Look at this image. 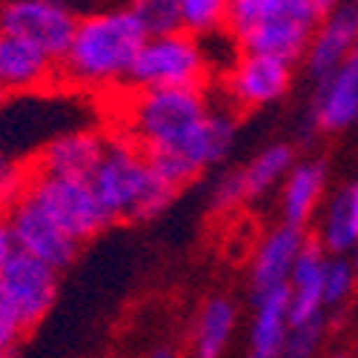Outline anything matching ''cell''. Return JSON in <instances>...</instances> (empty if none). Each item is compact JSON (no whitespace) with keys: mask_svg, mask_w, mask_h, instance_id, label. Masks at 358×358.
Here are the masks:
<instances>
[{"mask_svg":"<svg viewBox=\"0 0 358 358\" xmlns=\"http://www.w3.org/2000/svg\"><path fill=\"white\" fill-rule=\"evenodd\" d=\"M89 184L109 221H149L161 215L178 192L152 172L143 149L129 138L106 141Z\"/></svg>","mask_w":358,"mask_h":358,"instance_id":"cell-1","label":"cell"},{"mask_svg":"<svg viewBox=\"0 0 358 358\" xmlns=\"http://www.w3.org/2000/svg\"><path fill=\"white\" fill-rule=\"evenodd\" d=\"M143 41L146 32L129 9H112L78 20L75 38L61 57L64 75L83 86L127 80Z\"/></svg>","mask_w":358,"mask_h":358,"instance_id":"cell-2","label":"cell"},{"mask_svg":"<svg viewBox=\"0 0 358 358\" xmlns=\"http://www.w3.org/2000/svg\"><path fill=\"white\" fill-rule=\"evenodd\" d=\"M318 12L307 0H229L227 26L244 52L298 61L307 55Z\"/></svg>","mask_w":358,"mask_h":358,"instance_id":"cell-3","label":"cell"},{"mask_svg":"<svg viewBox=\"0 0 358 358\" xmlns=\"http://www.w3.org/2000/svg\"><path fill=\"white\" fill-rule=\"evenodd\" d=\"M210 112L201 89H146L127 109L129 141L141 149H175Z\"/></svg>","mask_w":358,"mask_h":358,"instance_id":"cell-4","label":"cell"},{"mask_svg":"<svg viewBox=\"0 0 358 358\" xmlns=\"http://www.w3.org/2000/svg\"><path fill=\"white\" fill-rule=\"evenodd\" d=\"M206 78V55L201 43L187 32L146 38L127 83L135 92L146 89H201Z\"/></svg>","mask_w":358,"mask_h":358,"instance_id":"cell-5","label":"cell"},{"mask_svg":"<svg viewBox=\"0 0 358 358\" xmlns=\"http://www.w3.org/2000/svg\"><path fill=\"white\" fill-rule=\"evenodd\" d=\"M26 195L32 198L75 244H83L89 238H95L109 224L92 184H89V178H64V175L32 172Z\"/></svg>","mask_w":358,"mask_h":358,"instance_id":"cell-6","label":"cell"},{"mask_svg":"<svg viewBox=\"0 0 358 358\" xmlns=\"http://www.w3.org/2000/svg\"><path fill=\"white\" fill-rule=\"evenodd\" d=\"M78 20L61 0H9L0 6V32L23 38L61 64Z\"/></svg>","mask_w":358,"mask_h":358,"instance_id":"cell-7","label":"cell"},{"mask_svg":"<svg viewBox=\"0 0 358 358\" xmlns=\"http://www.w3.org/2000/svg\"><path fill=\"white\" fill-rule=\"evenodd\" d=\"M6 218H9L12 241L17 252L32 255L55 266V270H64V266L75 261L78 244L26 192L6 210Z\"/></svg>","mask_w":358,"mask_h":358,"instance_id":"cell-8","label":"cell"},{"mask_svg":"<svg viewBox=\"0 0 358 358\" xmlns=\"http://www.w3.org/2000/svg\"><path fill=\"white\" fill-rule=\"evenodd\" d=\"M0 287H3L6 298L23 318V324L32 330L35 324L46 318L57 298V270L15 250V255L0 270Z\"/></svg>","mask_w":358,"mask_h":358,"instance_id":"cell-9","label":"cell"},{"mask_svg":"<svg viewBox=\"0 0 358 358\" xmlns=\"http://www.w3.org/2000/svg\"><path fill=\"white\" fill-rule=\"evenodd\" d=\"M292 80V64L275 55L241 52L227 72V89L238 106L258 109L287 95Z\"/></svg>","mask_w":358,"mask_h":358,"instance_id":"cell-10","label":"cell"},{"mask_svg":"<svg viewBox=\"0 0 358 358\" xmlns=\"http://www.w3.org/2000/svg\"><path fill=\"white\" fill-rule=\"evenodd\" d=\"M358 43V6L338 3L333 12H327L307 46V69L315 80L333 75Z\"/></svg>","mask_w":358,"mask_h":358,"instance_id":"cell-11","label":"cell"},{"mask_svg":"<svg viewBox=\"0 0 358 358\" xmlns=\"http://www.w3.org/2000/svg\"><path fill=\"white\" fill-rule=\"evenodd\" d=\"M313 121L324 132H341L358 124V43L333 75L318 80Z\"/></svg>","mask_w":358,"mask_h":358,"instance_id":"cell-12","label":"cell"},{"mask_svg":"<svg viewBox=\"0 0 358 358\" xmlns=\"http://www.w3.org/2000/svg\"><path fill=\"white\" fill-rule=\"evenodd\" d=\"M106 141L98 132L89 129H75L52 138L35 161L29 166L32 172L41 175H64V178H89L95 172L101 155H103Z\"/></svg>","mask_w":358,"mask_h":358,"instance_id":"cell-13","label":"cell"},{"mask_svg":"<svg viewBox=\"0 0 358 358\" xmlns=\"http://www.w3.org/2000/svg\"><path fill=\"white\" fill-rule=\"evenodd\" d=\"M304 229L281 224L264 238L252 258V295H264L275 287H287L298 252L304 250Z\"/></svg>","mask_w":358,"mask_h":358,"instance_id":"cell-14","label":"cell"},{"mask_svg":"<svg viewBox=\"0 0 358 358\" xmlns=\"http://www.w3.org/2000/svg\"><path fill=\"white\" fill-rule=\"evenodd\" d=\"M57 75V61L43 49L15 35L0 32V83L6 92L43 89Z\"/></svg>","mask_w":358,"mask_h":358,"instance_id":"cell-15","label":"cell"},{"mask_svg":"<svg viewBox=\"0 0 358 358\" xmlns=\"http://www.w3.org/2000/svg\"><path fill=\"white\" fill-rule=\"evenodd\" d=\"M324 266L327 252L318 241H307L298 252L292 275H289V327L310 324L315 318H327L324 313Z\"/></svg>","mask_w":358,"mask_h":358,"instance_id":"cell-16","label":"cell"},{"mask_svg":"<svg viewBox=\"0 0 358 358\" xmlns=\"http://www.w3.org/2000/svg\"><path fill=\"white\" fill-rule=\"evenodd\" d=\"M287 333H289V284L255 295L250 358H281Z\"/></svg>","mask_w":358,"mask_h":358,"instance_id":"cell-17","label":"cell"},{"mask_svg":"<svg viewBox=\"0 0 358 358\" xmlns=\"http://www.w3.org/2000/svg\"><path fill=\"white\" fill-rule=\"evenodd\" d=\"M232 141H235V121H232V115L224 112V109H210L203 115V121L184 138V143L169 149V152L181 155L195 172H201L206 166L218 164L229 152Z\"/></svg>","mask_w":358,"mask_h":358,"instance_id":"cell-18","label":"cell"},{"mask_svg":"<svg viewBox=\"0 0 358 358\" xmlns=\"http://www.w3.org/2000/svg\"><path fill=\"white\" fill-rule=\"evenodd\" d=\"M324 184H327V166H324V161L292 164V169L284 178V192H281L284 224L304 229V224L313 218L315 206L321 201Z\"/></svg>","mask_w":358,"mask_h":358,"instance_id":"cell-19","label":"cell"},{"mask_svg":"<svg viewBox=\"0 0 358 358\" xmlns=\"http://www.w3.org/2000/svg\"><path fill=\"white\" fill-rule=\"evenodd\" d=\"M235 324H238V307L229 298L224 295L210 298L192 324L189 358H221L232 338Z\"/></svg>","mask_w":358,"mask_h":358,"instance_id":"cell-20","label":"cell"},{"mask_svg":"<svg viewBox=\"0 0 358 358\" xmlns=\"http://www.w3.org/2000/svg\"><path fill=\"white\" fill-rule=\"evenodd\" d=\"M318 244L330 255H344L358 244V181L330 201L318 232Z\"/></svg>","mask_w":358,"mask_h":358,"instance_id":"cell-21","label":"cell"},{"mask_svg":"<svg viewBox=\"0 0 358 358\" xmlns=\"http://www.w3.org/2000/svg\"><path fill=\"white\" fill-rule=\"evenodd\" d=\"M292 149L287 143H275V146H266L264 152L247 166L241 169L244 175V192L247 201H258L270 192L278 181H284L287 172L292 169Z\"/></svg>","mask_w":358,"mask_h":358,"instance_id":"cell-22","label":"cell"},{"mask_svg":"<svg viewBox=\"0 0 358 358\" xmlns=\"http://www.w3.org/2000/svg\"><path fill=\"white\" fill-rule=\"evenodd\" d=\"M355 270L344 255H327V266H324V313H338L350 304V298L355 292Z\"/></svg>","mask_w":358,"mask_h":358,"instance_id":"cell-23","label":"cell"},{"mask_svg":"<svg viewBox=\"0 0 358 358\" xmlns=\"http://www.w3.org/2000/svg\"><path fill=\"white\" fill-rule=\"evenodd\" d=\"M129 12L143 26L146 38H161V35H172V32H184L178 0H132Z\"/></svg>","mask_w":358,"mask_h":358,"instance_id":"cell-24","label":"cell"},{"mask_svg":"<svg viewBox=\"0 0 358 358\" xmlns=\"http://www.w3.org/2000/svg\"><path fill=\"white\" fill-rule=\"evenodd\" d=\"M227 3L229 0H178L181 9V29L187 35H213L215 29L227 26Z\"/></svg>","mask_w":358,"mask_h":358,"instance_id":"cell-25","label":"cell"},{"mask_svg":"<svg viewBox=\"0 0 358 358\" xmlns=\"http://www.w3.org/2000/svg\"><path fill=\"white\" fill-rule=\"evenodd\" d=\"M324 330H327V318H315L310 324L289 327L281 358H315L321 338H324Z\"/></svg>","mask_w":358,"mask_h":358,"instance_id":"cell-26","label":"cell"},{"mask_svg":"<svg viewBox=\"0 0 358 358\" xmlns=\"http://www.w3.org/2000/svg\"><path fill=\"white\" fill-rule=\"evenodd\" d=\"M29 178H32L29 166H23L15 158L0 152V210H9V206L26 192Z\"/></svg>","mask_w":358,"mask_h":358,"instance_id":"cell-27","label":"cell"},{"mask_svg":"<svg viewBox=\"0 0 358 358\" xmlns=\"http://www.w3.org/2000/svg\"><path fill=\"white\" fill-rule=\"evenodd\" d=\"M247 201V192H244V175L241 169L238 172H227L221 175L215 187H213V210L215 213H229L235 210L238 203Z\"/></svg>","mask_w":358,"mask_h":358,"instance_id":"cell-28","label":"cell"},{"mask_svg":"<svg viewBox=\"0 0 358 358\" xmlns=\"http://www.w3.org/2000/svg\"><path fill=\"white\" fill-rule=\"evenodd\" d=\"M26 333H29V327L23 324V318L6 298L3 287H0V352H12Z\"/></svg>","mask_w":358,"mask_h":358,"instance_id":"cell-29","label":"cell"},{"mask_svg":"<svg viewBox=\"0 0 358 358\" xmlns=\"http://www.w3.org/2000/svg\"><path fill=\"white\" fill-rule=\"evenodd\" d=\"M12 255H15V241H12L9 218H6V210H0V270H3Z\"/></svg>","mask_w":358,"mask_h":358,"instance_id":"cell-30","label":"cell"},{"mask_svg":"<svg viewBox=\"0 0 358 358\" xmlns=\"http://www.w3.org/2000/svg\"><path fill=\"white\" fill-rule=\"evenodd\" d=\"M307 3H310V6L318 12V17H324L327 12H333V9L341 3V0H307Z\"/></svg>","mask_w":358,"mask_h":358,"instance_id":"cell-31","label":"cell"},{"mask_svg":"<svg viewBox=\"0 0 358 358\" xmlns=\"http://www.w3.org/2000/svg\"><path fill=\"white\" fill-rule=\"evenodd\" d=\"M352 252V258H350V264H352V270H355V278H358V244L350 250Z\"/></svg>","mask_w":358,"mask_h":358,"instance_id":"cell-32","label":"cell"},{"mask_svg":"<svg viewBox=\"0 0 358 358\" xmlns=\"http://www.w3.org/2000/svg\"><path fill=\"white\" fill-rule=\"evenodd\" d=\"M149 358H172V352H169V350H158V352H152Z\"/></svg>","mask_w":358,"mask_h":358,"instance_id":"cell-33","label":"cell"},{"mask_svg":"<svg viewBox=\"0 0 358 358\" xmlns=\"http://www.w3.org/2000/svg\"><path fill=\"white\" fill-rule=\"evenodd\" d=\"M3 101H6V89H3V83H0V106H3Z\"/></svg>","mask_w":358,"mask_h":358,"instance_id":"cell-34","label":"cell"},{"mask_svg":"<svg viewBox=\"0 0 358 358\" xmlns=\"http://www.w3.org/2000/svg\"><path fill=\"white\" fill-rule=\"evenodd\" d=\"M0 358H12V352H0Z\"/></svg>","mask_w":358,"mask_h":358,"instance_id":"cell-35","label":"cell"},{"mask_svg":"<svg viewBox=\"0 0 358 358\" xmlns=\"http://www.w3.org/2000/svg\"><path fill=\"white\" fill-rule=\"evenodd\" d=\"M330 358H347V355H330Z\"/></svg>","mask_w":358,"mask_h":358,"instance_id":"cell-36","label":"cell"},{"mask_svg":"<svg viewBox=\"0 0 358 358\" xmlns=\"http://www.w3.org/2000/svg\"><path fill=\"white\" fill-rule=\"evenodd\" d=\"M352 3H355V6H358V0H352Z\"/></svg>","mask_w":358,"mask_h":358,"instance_id":"cell-37","label":"cell"}]
</instances>
